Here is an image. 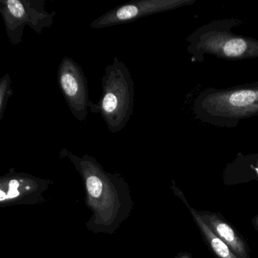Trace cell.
Instances as JSON below:
<instances>
[{"instance_id": "277c9868", "label": "cell", "mask_w": 258, "mask_h": 258, "mask_svg": "<svg viewBox=\"0 0 258 258\" xmlns=\"http://www.w3.org/2000/svg\"><path fill=\"white\" fill-rule=\"evenodd\" d=\"M0 14L13 45L22 43L25 27L40 35L53 25L56 16L55 12L46 10L45 0H0Z\"/></svg>"}, {"instance_id": "6da1fadb", "label": "cell", "mask_w": 258, "mask_h": 258, "mask_svg": "<svg viewBox=\"0 0 258 258\" xmlns=\"http://www.w3.org/2000/svg\"><path fill=\"white\" fill-rule=\"evenodd\" d=\"M135 85L127 66L114 57L102 78V95L90 111L100 114L111 134L126 127L134 113Z\"/></svg>"}, {"instance_id": "7c38bea8", "label": "cell", "mask_w": 258, "mask_h": 258, "mask_svg": "<svg viewBox=\"0 0 258 258\" xmlns=\"http://www.w3.org/2000/svg\"><path fill=\"white\" fill-rule=\"evenodd\" d=\"M252 223H253V226H254L255 229L258 231V215H256L254 218L252 220Z\"/></svg>"}, {"instance_id": "ba28073f", "label": "cell", "mask_w": 258, "mask_h": 258, "mask_svg": "<svg viewBox=\"0 0 258 258\" xmlns=\"http://www.w3.org/2000/svg\"><path fill=\"white\" fill-rule=\"evenodd\" d=\"M191 215L194 219L195 223L197 225L198 228L200 230L201 234L203 237L204 240L206 242L208 248L212 252L213 254L217 258H238L235 254L232 249L222 241L219 237H217L208 226L205 224V222L201 218L199 214H198L197 210L194 209L189 206L188 203L185 202Z\"/></svg>"}, {"instance_id": "52a82bcc", "label": "cell", "mask_w": 258, "mask_h": 258, "mask_svg": "<svg viewBox=\"0 0 258 258\" xmlns=\"http://www.w3.org/2000/svg\"><path fill=\"white\" fill-rule=\"evenodd\" d=\"M197 211L205 224L232 249L238 258H250L245 240L220 214L207 211Z\"/></svg>"}, {"instance_id": "5b68a950", "label": "cell", "mask_w": 258, "mask_h": 258, "mask_svg": "<svg viewBox=\"0 0 258 258\" xmlns=\"http://www.w3.org/2000/svg\"><path fill=\"white\" fill-rule=\"evenodd\" d=\"M57 80L71 112L84 123L93 102L89 98L88 82L82 68L75 60L64 56L58 64Z\"/></svg>"}, {"instance_id": "30bf717a", "label": "cell", "mask_w": 258, "mask_h": 258, "mask_svg": "<svg viewBox=\"0 0 258 258\" xmlns=\"http://www.w3.org/2000/svg\"><path fill=\"white\" fill-rule=\"evenodd\" d=\"M87 187L90 196L98 198L102 193V182L98 176H90L87 179Z\"/></svg>"}, {"instance_id": "8fae6325", "label": "cell", "mask_w": 258, "mask_h": 258, "mask_svg": "<svg viewBox=\"0 0 258 258\" xmlns=\"http://www.w3.org/2000/svg\"><path fill=\"white\" fill-rule=\"evenodd\" d=\"M19 186V181L16 179H13L10 182V190H9L8 195H7V199H11L19 196V192L18 191V188Z\"/></svg>"}, {"instance_id": "4fadbf2b", "label": "cell", "mask_w": 258, "mask_h": 258, "mask_svg": "<svg viewBox=\"0 0 258 258\" xmlns=\"http://www.w3.org/2000/svg\"><path fill=\"white\" fill-rule=\"evenodd\" d=\"M177 258H192L191 257V255L188 253H179V256H177Z\"/></svg>"}, {"instance_id": "5bb4252c", "label": "cell", "mask_w": 258, "mask_h": 258, "mask_svg": "<svg viewBox=\"0 0 258 258\" xmlns=\"http://www.w3.org/2000/svg\"><path fill=\"white\" fill-rule=\"evenodd\" d=\"M7 199V195L4 193V191H1V196H0V200L4 201V199Z\"/></svg>"}, {"instance_id": "7a4b0ae2", "label": "cell", "mask_w": 258, "mask_h": 258, "mask_svg": "<svg viewBox=\"0 0 258 258\" xmlns=\"http://www.w3.org/2000/svg\"><path fill=\"white\" fill-rule=\"evenodd\" d=\"M195 109L199 118L213 124L233 125L258 114V83L228 90H208L199 96Z\"/></svg>"}, {"instance_id": "9c48e42d", "label": "cell", "mask_w": 258, "mask_h": 258, "mask_svg": "<svg viewBox=\"0 0 258 258\" xmlns=\"http://www.w3.org/2000/svg\"><path fill=\"white\" fill-rule=\"evenodd\" d=\"M13 95L12 79L7 73L0 80V121L4 118L9 99Z\"/></svg>"}, {"instance_id": "8992f818", "label": "cell", "mask_w": 258, "mask_h": 258, "mask_svg": "<svg viewBox=\"0 0 258 258\" xmlns=\"http://www.w3.org/2000/svg\"><path fill=\"white\" fill-rule=\"evenodd\" d=\"M190 0H140L130 2L107 12L90 24L92 29L99 30L134 22L142 18L190 5Z\"/></svg>"}, {"instance_id": "3957f363", "label": "cell", "mask_w": 258, "mask_h": 258, "mask_svg": "<svg viewBox=\"0 0 258 258\" xmlns=\"http://www.w3.org/2000/svg\"><path fill=\"white\" fill-rule=\"evenodd\" d=\"M232 22H213L196 30L187 39L188 51L196 58L205 54L229 59L258 58V40L231 32Z\"/></svg>"}]
</instances>
